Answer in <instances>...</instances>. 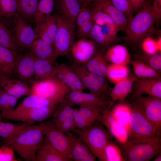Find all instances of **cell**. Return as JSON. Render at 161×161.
<instances>
[{"label": "cell", "instance_id": "22", "mask_svg": "<svg viewBox=\"0 0 161 161\" xmlns=\"http://www.w3.org/2000/svg\"><path fill=\"white\" fill-rule=\"evenodd\" d=\"M78 0H56L58 9L63 18L75 24L76 19L81 7Z\"/></svg>", "mask_w": 161, "mask_h": 161}, {"label": "cell", "instance_id": "1", "mask_svg": "<svg viewBox=\"0 0 161 161\" xmlns=\"http://www.w3.org/2000/svg\"><path fill=\"white\" fill-rule=\"evenodd\" d=\"M44 122L31 125L21 132L10 146L24 160L36 161V154L44 142Z\"/></svg>", "mask_w": 161, "mask_h": 161}, {"label": "cell", "instance_id": "8", "mask_svg": "<svg viewBox=\"0 0 161 161\" xmlns=\"http://www.w3.org/2000/svg\"><path fill=\"white\" fill-rule=\"evenodd\" d=\"M45 140L68 161H71V153L72 139L54 125L51 121L44 122Z\"/></svg>", "mask_w": 161, "mask_h": 161}, {"label": "cell", "instance_id": "13", "mask_svg": "<svg viewBox=\"0 0 161 161\" xmlns=\"http://www.w3.org/2000/svg\"><path fill=\"white\" fill-rule=\"evenodd\" d=\"M55 76L66 85L71 91H83L86 89L70 66L65 63L54 65Z\"/></svg>", "mask_w": 161, "mask_h": 161}, {"label": "cell", "instance_id": "20", "mask_svg": "<svg viewBox=\"0 0 161 161\" xmlns=\"http://www.w3.org/2000/svg\"><path fill=\"white\" fill-rule=\"evenodd\" d=\"M27 48L36 58L52 62L56 58L53 45L40 38L36 39Z\"/></svg>", "mask_w": 161, "mask_h": 161}, {"label": "cell", "instance_id": "59", "mask_svg": "<svg viewBox=\"0 0 161 161\" xmlns=\"http://www.w3.org/2000/svg\"><path fill=\"white\" fill-rule=\"evenodd\" d=\"M157 47L159 52H161V37H160L156 41Z\"/></svg>", "mask_w": 161, "mask_h": 161}, {"label": "cell", "instance_id": "6", "mask_svg": "<svg viewBox=\"0 0 161 161\" xmlns=\"http://www.w3.org/2000/svg\"><path fill=\"white\" fill-rule=\"evenodd\" d=\"M30 89V94L43 96L58 104L65 99L71 91L55 76L34 81Z\"/></svg>", "mask_w": 161, "mask_h": 161}, {"label": "cell", "instance_id": "40", "mask_svg": "<svg viewBox=\"0 0 161 161\" xmlns=\"http://www.w3.org/2000/svg\"><path fill=\"white\" fill-rule=\"evenodd\" d=\"M104 154L106 161H125L120 149L112 140H109L106 144Z\"/></svg>", "mask_w": 161, "mask_h": 161}, {"label": "cell", "instance_id": "27", "mask_svg": "<svg viewBox=\"0 0 161 161\" xmlns=\"http://www.w3.org/2000/svg\"><path fill=\"white\" fill-rule=\"evenodd\" d=\"M58 104L56 102L43 96L30 94L19 104L10 115L31 108L49 106H56Z\"/></svg>", "mask_w": 161, "mask_h": 161}, {"label": "cell", "instance_id": "47", "mask_svg": "<svg viewBox=\"0 0 161 161\" xmlns=\"http://www.w3.org/2000/svg\"><path fill=\"white\" fill-rule=\"evenodd\" d=\"M110 0L114 6L126 15L128 19L132 16L134 9L129 0Z\"/></svg>", "mask_w": 161, "mask_h": 161}, {"label": "cell", "instance_id": "12", "mask_svg": "<svg viewBox=\"0 0 161 161\" xmlns=\"http://www.w3.org/2000/svg\"><path fill=\"white\" fill-rule=\"evenodd\" d=\"M14 35L19 51L23 50L36 39L37 37L35 30L26 22L18 13L14 16Z\"/></svg>", "mask_w": 161, "mask_h": 161}, {"label": "cell", "instance_id": "46", "mask_svg": "<svg viewBox=\"0 0 161 161\" xmlns=\"http://www.w3.org/2000/svg\"><path fill=\"white\" fill-rule=\"evenodd\" d=\"M89 76L107 100H112L109 94L110 89L105 78L89 72Z\"/></svg>", "mask_w": 161, "mask_h": 161}, {"label": "cell", "instance_id": "32", "mask_svg": "<svg viewBox=\"0 0 161 161\" xmlns=\"http://www.w3.org/2000/svg\"><path fill=\"white\" fill-rule=\"evenodd\" d=\"M40 0H18L17 12L25 20L33 19Z\"/></svg>", "mask_w": 161, "mask_h": 161}, {"label": "cell", "instance_id": "44", "mask_svg": "<svg viewBox=\"0 0 161 161\" xmlns=\"http://www.w3.org/2000/svg\"><path fill=\"white\" fill-rule=\"evenodd\" d=\"M89 38L100 46L105 47L112 43L103 32L101 27L94 23Z\"/></svg>", "mask_w": 161, "mask_h": 161}, {"label": "cell", "instance_id": "53", "mask_svg": "<svg viewBox=\"0 0 161 161\" xmlns=\"http://www.w3.org/2000/svg\"><path fill=\"white\" fill-rule=\"evenodd\" d=\"M10 95L2 91L0 94V110L2 118H5L9 114Z\"/></svg>", "mask_w": 161, "mask_h": 161}, {"label": "cell", "instance_id": "48", "mask_svg": "<svg viewBox=\"0 0 161 161\" xmlns=\"http://www.w3.org/2000/svg\"><path fill=\"white\" fill-rule=\"evenodd\" d=\"M93 19L91 9L86 7H83L77 16L75 24L76 23L78 28Z\"/></svg>", "mask_w": 161, "mask_h": 161}, {"label": "cell", "instance_id": "7", "mask_svg": "<svg viewBox=\"0 0 161 161\" xmlns=\"http://www.w3.org/2000/svg\"><path fill=\"white\" fill-rule=\"evenodd\" d=\"M57 27L53 43L57 58L68 56L73 42L75 24L68 21L61 15H57Z\"/></svg>", "mask_w": 161, "mask_h": 161}, {"label": "cell", "instance_id": "2", "mask_svg": "<svg viewBox=\"0 0 161 161\" xmlns=\"http://www.w3.org/2000/svg\"><path fill=\"white\" fill-rule=\"evenodd\" d=\"M115 143L120 149L125 161H149L161 150V139L149 140H127Z\"/></svg>", "mask_w": 161, "mask_h": 161}, {"label": "cell", "instance_id": "9", "mask_svg": "<svg viewBox=\"0 0 161 161\" xmlns=\"http://www.w3.org/2000/svg\"><path fill=\"white\" fill-rule=\"evenodd\" d=\"M132 101L140 108L160 134L161 98L150 95L143 96L142 95H134Z\"/></svg>", "mask_w": 161, "mask_h": 161}, {"label": "cell", "instance_id": "58", "mask_svg": "<svg viewBox=\"0 0 161 161\" xmlns=\"http://www.w3.org/2000/svg\"><path fill=\"white\" fill-rule=\"evenodd\" d=\"M131 3L134 10L137 11L140 10L145 0H129Z\"/></svg>", "mask_w": 161, "mask_h": 161}, {"label": "cell", "instance_id": "42", "mask_svg": "<svg viewBox=\"0 0 161 161\" xmlns=\"http://www.w3.org/2000/svg\"><path fill=\"white\" fill-rule=\"evenodd\" d=\"M107 130L115 137L116 141L123 143L127 141L128 134L127 129L120 124L117 121L112 124Z\"/></svg>", "mask_w": 161, "mask_h": 161}, {"label": "cell", "instance_id": "56", "mask_svg": "<svg viewBox=\"0 0 161 161\" xmlns=\"http://www.w3.org/2000/svg\"><path fill=\"white\" fill-rule=\"evenodd\" d=\"M152 12L154 21L159 22L161 18V0H154L152 7Z\"/></svg>", "mask_w": 161, "mask_h": 161}, {"label": "cell", "instance_id": "3", "mask_svg": "<svg viewBox=\"0 0 161 161\" xmlns=\"http://www.w3.org/2000/svg\"><path fill=\"white\" fill-rule=\"evenodd\" d=\"M127 128V140L142 141L160 137V134L133 101Z\"/></svg>", "mask_w": 161, "mask_h": 161}, {"label": "cell", "instance_id": "23", "mask_svg": "<svg viewBox=\"0 0 161 161\" xmlns=\"http://www.w3.org/2000/svg\"><path fill=\"white\" fill-rule=\"evenodd\" d=\"M137 77L131 74L115 84L111 88L109 94L112 100L123 101L127 95L132 90L134 83Z\"/></svg>", "mask_w": 161, "mask_h": 161}, {"label": "cell", "instance_id": "39", "mask_svg": "<svg viewBox=\"0 0 161 161\" xmlns=\"http://www.w3.org/2000/svg\"><path fill=\"white\" fill-rule=\"evenodd\" d=\"M18 0H0V18L7 20L17 12Z\"/></svg>", "mask_w": 161, "mask_h": 161}, {"label": "cell", "instance_id": "30", "mask_svg": "<svg viewBox=\"0 0 161 161\" xmlns=\"http://www.w3.org/2000/svg\"><path fill=\"white\" fill-rule=\"evenodd\" d=\"M36 161H68L45 139L37 150Z\"/></svg>", "mask_w": 161, "mask_h": 161}, {"label": "cell", "instance_id": "55", "mask_svg": "<svg viewBox=\"0 0 161 161\" xmlns=\"http://www.w3.org/2000/svg\"><path fill=\"white\" fill-rule=\"evenodd\" d=\"M55 126L65 134L76 128L73 118L67 119Z\"/></svg>", "mask_w": 161, "mask_h": 161}, {"label": "cell", "instance_id": "25", "mask_svg": "<svg viewBox=\"0 0 161 161\" xmlns=\"http://www.w3.org/2000/svg\"><path fill=\"white\" fill-rule=\"evenodd\" d=\"M32 124L23 123L17 124L0 121V137L4 144L10 146L16 137Z\"/></svg>", "mask_w": 161, "mask_h": 161}, {"label": "cell", "instance_id": "50", "mask_svg": "<svg viewBox=\"0 0 161 161\" xmlns=\"http://www.w3.org/2000/svg\"><path fill=\"white\" fill-rule=\"evenodd\" d=\"M73 115L76 128L79 130H85L93 124L81 115L78 109H73Z\"/></svg>", "mask_w": 161, "mask_h": 161}, {"label": "cell", "instance_id": "60", "mask_svg": "<svg viewBox=\"0 0 161 161\" xmlns=\"http://www.w3.org/2000/svg\"><path fill=\"white\" fill-rule=\"evenodd\" d=\"M156 157L153 160V161H161V151L158 152L157 154Z\"/></svg>", "mask_w": 161, "mask_h": 161}, {"label": "cell", "instance_id": "57", "mask_svg": "<svg viewBox=\"0 0 161 161\" xmlns=\"http://www.w3.org/2000/svg\"><path fill=\"white\" fill-rule=\"evenodd\" d=\"M18 99L16 97L10 95L9 97V114L4 119L6 118L10 115L13 112L15 107L17 103L18 100Z\"/></svg>", "mask_w": 161, "mask_h": 161}, {"label": "cell", "instance_id": "10", "mask_svg": "<svg viewBox=\"0 0 161 161\" xmlns=\"http://www.w3.org/2000/svg\"><path fill=\"white\" fill-rule=\"evenodd\" d=\"M72 106H78L79 107L99 106L104 108L113 105V101L97 96L91 93L83 91H70L65 98Z\"/></svg>", "mask_w": 161, "mask_h": 161}, {"label": "cell", "instance_id": "61", "mask_svg": "<svg viewBox=\"0 0 161 161\" xmlns=\"http://www.w3.org/2000/svg\"><path fill=\"white\" fill-rule=\"evenodd\" d=\"M81 4L83 6V7H86V6L89 3L88 0H78Z\"/></svg>", "mask_w": 161, "mask_h": 161}, {"label": "cell", "instance_id": "29", "mask_svg": "<svg viewBox=\"0 0 161 161\" xmlns=\"http://www.w3.org/2000/svg\"><path fill=\"white\" fill-rule=\"evenodd\" d=\"M84 65L89 72L106 77L108 65L104 55L99 49H97L94 55Z\"/></svg>", "mask_w": 161, "mask_h": 161}, {"label": "cell", "instance_id": "43", "mask_svg": "<svg viewBox=\"0 0 161 161\" xmlns=\"http://www.w3.org/2000/svg\"><path fill=\"white\" fill-rule=\"evenodd\" d=\"M78 109L83 117L93 124L101 114L103 108L99 106L79 107Z\"/></svg>", "mask_w": 161, "mask_h": 161}, {"label": "cell", "instance_id": "33", "mask_svg": "<svg viewBox=\"0 0 161 161\" xmlns=\"http://www.w3.org/2000/svg\"><path fill=\"white\" fill-rule=\"evenodd\" d=\"M129 73L127 65L112 64L108 66L106 77L115 84L127 77Z\"/></svg>", "mask_w": 161, "mask_h": 161}, {"label": "cell", "instance_id": "16", "mask_svg": "<svg viewBox=\"0 0 161 161\" xmlns=\"http://www.w3.org/2000/svg\"><path fill=\"white\" fill-rule=\"evenodd\" d=\"M0 89L18 98L31 94L30 88L24 81L13 79L0 72Z\"/></svg>", "mask_w": 161, "mask_h": 161}, {"label": "cell", "instance_id": "18", "mask_svg": "<svg viewBox=\"0 0 161 161\" xmlns=\"http://www.w3.org/2000/svg\"><path fill=\"white\" fill-rule=\"evenodd\" d=\"M57 15L48 16L35 24L34 29L37 36L53 46L57 27Z\"/></svg>", "mask_w": 161, "mask_h": 161}, {"label": "cell", "instance_id": "63", "mask_svg": "<svg viewBox=\"0 0 161 161\" xmlns=\"http://www.w3.org/2000/svg\"><path fill=\"white\" fill-rule=\"evenodd\" d=\"M1 119H2L1 114H0V121H1Z\"/></svg>", "mask_w": 161, "mask_h": 161}, {"label": "cell", "instance_id": "49", "mask_svg": "<svg viewBox=\"0 0 161 161\" xmlns=\"http://www.w3.org/2000/svg\"><path fill=\"white\" fill-rule=\"evenodd\" d=\"M141 47L143 51L147 55H152L159 52L156 40L150 36L144 38Z\"/></svg>", "mask_w": 161, "mask_h": 161}, {"label": "cell", "instance_id": "45", "mask_svg": "<svg viewBox=\"0 0 161 161\" xmlns=\"http://www.w3.org/2000/svg\"><path fill=\"white\" fill-rule=\"evenodd\" d=\"M139 59L141 60L159 73L161 71V52H158L154 54L140 56Z\"/></svg>", "mask_w": 161, "mask_h": 161}, {"label": "cell", "instance_id": "35", "mask_svg": "<svg viewBox=\"0 0 161 161\" xmlns=\"http://www.w3.org/2000/svg\"><path fill=\"white\" fill-rule=\"evenodd\" d=\"M111 111L117 122L127 129L131 113L130 104L118 103L114 106Z\"/></svg>", "mask_w": 161, "mask_h": 161}, {"label": "cell", "instance_id": "52", "mask_svg": "<svg viewBox=\"0 0 161 161\" xmlns=\"http://www.w3.org/2000/svg\"><path fill=\"white\" fill-rule=\"evenodd\" d=\"M14 151L10 146L4 144L0 146V161H16Z\"/></svg>", "mask_w": 161, "mask_h": 161}, {"label": "cell", "instance_id": "36", "mask_svg": "<svg viewBox=\"0 0 161 161\" xmlns=\"http://www.w3.org/2000/svg\"><path fill=\"white\" fill-rule=\"evenodd\" d=\"M73 109L67 102L65 99L59 104L55 112L53 115L51 122L56 126L65 120L73 118Z\"/></svg>", "mask_w": 161, "mask_h": 161}, {"label": "cell", "instance_id": "26", "mask_svg": "<svg viewBox=\"0 0 161 161\" xmlns=\"http://www.w3.org/2000/svg\"><path fill=\"white\" fill-rule=\"evenodd\" d=\"M18 54V52L0 46V72L11 78Z\"/></svg>", "mask_w": 161, "mask_h": 161}, {"label": "cell", "instance_id": "31", "mask_svg": "<svg viewBox=\"0 0 161 161\" xmlns=\"http://www.w3.org/2000/svg\"><path fill=\"white\" fill-rule=\"evenodd\" d=\"M52 63L47 60L36 58L34 74L35 80L55 76Z\"/></svg>", "mask_w": 161, "mask_h": 161}, {"label": "cell", "instance_id": "28", "mask_svg": "<svg viewBox=\"0 0 161 161\" xmlns=\"http://www.w3.org/2000/svg\"><path fill=\"white\" fill-rule=\"evenodd\" d=\"M104 56L112 64L127 65L131 62L130 56L126 47L120 45L112 46L106 51Z\"/></svg>", "mask_w": 161, "mask_h": 161}, {"label": "cell", "instance_id": "24", "mask_svg": "<svg viewBox=\"0 0 161 161\" xmlns=\"http://www.w3.org/2000/svg\"><path fill=\"white\" fill-rule=\"evenodd\" d=\"M94 2L110 17L120 30L125 31L128 18L123 13L114 6L110 0H97Z\"/></svg>", "mask_w": 161, "mask_h": 161}, {"label": "cell", "instance_id": "54", "mask_svg": "<svg viewBox=\"0 0 161 161\" xmlns=\"http://www.w3.org/2000/svg\"><path fill=\"white\" fill-rule=\"evenodd\" d=\"M94 24L93 19L77 28V35L80 39L89 38L91 30Z\"/></svg>", "mask_w": 161, "mask_h": 161}, {"label": "cell", "instance_id": "64", "mask_svg": "<svg viewBox=\"0 0 161 161\" xmlns=\"http://www.w3.org/2000/svg\"><path fill=\"white\" fill-rule=\"evenodd\" d=\"M2 90H1L0 89V94L2 92Z\"/></svg>", "mask_w": 161, "mask_h": 161}, {"label": "cell", "instance_id": "14", "mask_svg": "<svg viewBox=\"0 0 161 161\" xmlns=\"http://www.w3.org/2000/svg\"><path fill=\"white\" fill-rule=\"evenodd\" d=\"M96 50L95 43L93 41L81 38L73 42L70 52L75 62L79 64H84L94 55Z\"/></svg>", "mask_w": 161, "mask_h": 161}, {"label": "cell", "instance_id": "34", "mask_svg": "<svg viewBox=\"0 0 161 161\" xmlns=\"http://www.w3.org/2000/svg\"><path fill=\"white\" fill-rule=\"evenodd\" d=\"M6 25L4 21L0 18V46L18 52L14 36Z\"/></svg>", "mask_w": 161, "mask_h": 161}, {"label": "cell", "instance_id": "37", "mask_svg": "<svg viewBox=\"0 0 161 161\" xmlns=\"http://www.w3.org/2000/svg\"><path fill=\"white\" fill-rule=\"evenodd\" d=\"M133 72L137 78H160V74L149 66L139 59L131 62Z\"/></svg>", "mask_w": 161, "mask_h": 161}, {"label": "cell", "instance_id": "62", "mask_svg": "<svg viewBox=\"0 0 161 161\" xmlns=\"http://www.w3.org/2000/svg\"><path fill=\"white\" fill-rule=\"evenodd\" d=\"M97 0H88V1H89V3H90V2H91L92 1H97Z\"/></svg>", "mask_w": 161, "mask_h": 161}, {"label": "cell", "instance_id": "15", "mask_svg": "<svg viewBox=\"0 0 161 161\" xmlns=\"http://www.w3.org/2000/svg\"><path fill=\"white\" fill-rule=\"evenodd\" d=\"M134 95L147 94L161 98L160 77L137 78L134 82Z\"/></svg>", "mask_w": 161, "mask_h": 161}, {"label": "cell", "instance_id": "5", "mask_svg": "<svg viewBox=\"0 0 161 161\" xmlns=\"http://www.w3.org/2000/svg\"><path fill=\"white\" fill-rule=\"evenodd\" d=\"M138 13L128 19L125 30L126 38L132 43L138 42L153 29L154 18L150 0H145Z\"/></svg>", "mask_w": 161, "mask_h": 161}, {"label": "cell", "instance_id": "21", "mask_svg": "<svg viewBox=\"0 0 161 161\" xmlns=\"http://www.w3.org/2000/svg\"><path fill=\"white\" fill-rule=\"evenodd\" d=\"M70 66L77 74L82 83L89 93L106 99L103 93L99 89L89 74L84 64H78L74 61H70Z\"/></svg>", "mask_w": 161, "mask_h": 161}, {"label": "cell", "instance_id": "17", "mask_svg": "<svg viewBox=\"0 0 161 161\" xmlns=\"http://www.w3.org/2000/svg\"><path fill=\"white\" fill-rule=\"evenodd\" d=\"M36 58L30 52L18 54L15 64L14 73L22 81L28 80L34 76Z\"/></svg>", "mask_w": 161, "mask_h": 161}, {"label": "cell", "instance_id": "38", "mask_svg": "<svg viewBox=\"0 0 161 161\" xmlns=\"http://www.w3.org/2000/svg\"><path fill=\"white\" fill-rule=\"evenodd\" d=\"M55 5V0H40L33 19L35 24L51 15Z\"/></svg>", "mask_w": 161, "mask_h": 161}, {"label": "cell", "instance_id": "11", "mask_svg": "<svg viewBox=\"0 0 161 161\" xmlns=\"http://www.w3.org/2000/svg\"><path fill=\"white\" fill-rule=\"evenodd\" d=\"M58 107L57 105L31 108L12 114L6 119L18 120L32 125L35 123L42 121L53 115Z\"/></svg>", "mask_w": 161, "mask_h": 161}, {"label": "cell", "instance_id": "19", "mask_svg": "<svg viewBox=\"0 0 161 161\" xmlns=\"http://www.w3.org/2000/svg\"><path fill=\"white\" fill-rule=\"evenodd\" d=\"M66 134L73 140L71 153V159L75 161H95L96 157L87 145L79 138L70 132Z\"/></svg>", "mask_w": 161, "mask_h": 161}, {"label": "cell", "instance_id": "41", "mask_svg": "<svg viewBox=\"0 0 161 161\" xmlns=\"http://www.w3.org/2000/svg\"><path fill=\"white\" fill-rule=\"evenodd\" d=\"M91 10L94 23L100 26L108 23L116 24L110 17L95 2Z\"/></svg>", "mask_w": 161, "mask_h": 161}, {"label": "cell", "instance_id": "51", "mask_svg": "<svg viewBox=\"0 0 161 161\" xmlns=\"http://www.w3.org/2000/svg\"><path fill=\"white\" fill-rule=\"evenodd\" d=\"M100 27L105 35L112 43L116 40L117 34L120 30L117 26L115 24L108 23Z\"/></svg>", "mask_w": 161, "mask_h": 161}, {"label": "cell", "instance_id": "4", "mask_svg": "<svg viewBox=\"0 0 161 161\" xmlns=\"http://www.w3.org/2000/svg\"><path fill=\"white\" fill-rule=\"evenodd\" d=\"M100 115L94 123L86 130L81 131L75 129L74 131L99 161H106L104 148L113 136L103 126Z\"/></svg>", "mask_w": 161, "mask_h": 161}]
</instances>
